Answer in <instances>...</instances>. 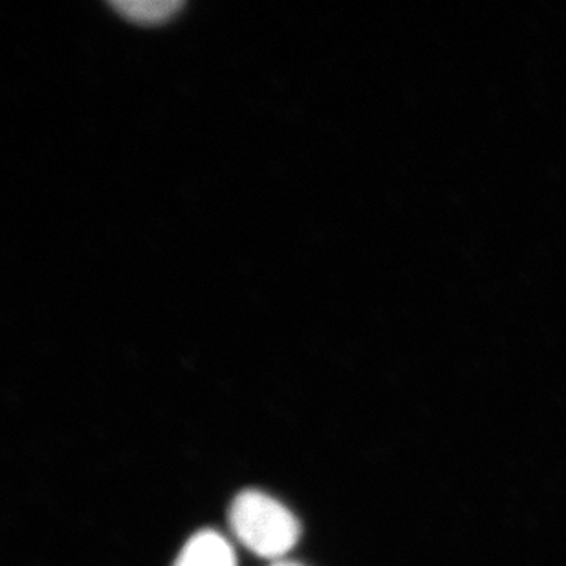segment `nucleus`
<instances>
[{"label": "nucleus", "mask_w": 566, "mask_h": 566, "mask_svg": "<svg viewBox=\"0 0 566 566\" xmlns=\"http://www.w3.org/2000/svg\"><path fill=\"white\" fill-rule=\"evenodd\" d=\"M230 523L242 545L261 557L289 554L301 534L300 523L289 507L255 490L237 495L231 504Z\"/></svg>", "instance_id": "1"}, {"label": "nucleus", "mask_w": 566, "mask_h": 566, "mask_svg": "<svg viewBox=\"0 0 566 566\" xmlns=\"http://www.w3.org/2000/svg\"><path fill=\"white\" fill-rule=\"evenodd\" d=\"M175 566H237L230 543L211 530L200 532L184 546Z\"/></svg>", "instance_id": "2"}, {"label": "nucleus", "mask_w": 566, "mask_h": 566, "mask_svg": "<svg viewBox=\"0 0 566 566\" xmlns=\"http://www.w3.org/2000/svg\"><path fill=\"white\" fill-rule=\"evenodd\" d=\"M180 2H114V8L136 22H161L180 8Z\"/></svg>", "instance_id": "3"}, {"label": "nucleus", "mask_w": 566, "mask_h": 566, "mask_svg": "<svg viewBox=\"0 0 566 566\" xmlns=\"http://www.w3.org/2000/svg\"><path fill=\"white\" fill-rule=\"evenodd\" d=\"M273 566H300V565H295V563H279V565H273Z\"/></svg>", "instance_id": "4"}]
</instances>
